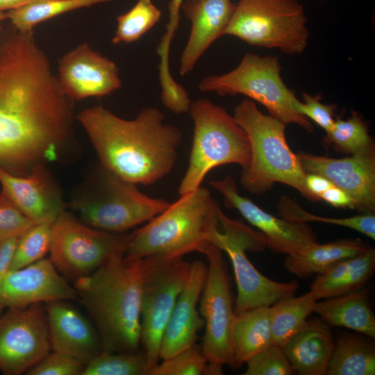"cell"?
Returning a JSON list of instances; mask_svg holds the SVG:
<instances>
[{
    "instance_id": "cell-1",
    "label": "cell",
    "mask_w": 375,
    "mask_h": 375,
    "mask_svg": "<svg viewBox=\"0 0 375 375\" xmlns=\"http://www.w3.org/2000/svg\"><path fill=\"white\" fill-rule=\"evenodd\" d=\"M72 100L60 88L33 31L0 33V167L24 175L69 142Z\"/></svg>"
},
{
    "instance_id": "cell-2",
    "label": "cell",
    "mask_w": 375,
    "mask_h": 375,
    "mask_svg": "<svg viewBox=\"0 0 375 375\" xmlns=\"http://www.w3.org/2000/svg\"><path fill=\"white\" fill-rule=\"evenodd\" d=\"M77 120L88 134L101 165L136 185L156 183L172 170L183 135L153 107L133 119H122L101 106L85 108Z\"/></svg>"
},
{
    "instance_id": "cell-3",
    "label": "cell",
    "mask_w": 375,
    "mask_h": 375,
    "mask_svg": "<svg viewBox=\"0 0 375 375\" xmlns=\"http://www.w3.org/2000/svg\"><path fill=\"white\" fill-rule=\"evenodd\" d=\"M118 253L90 275L74 281L91 315L103 351L135 352L140 344L142 259Z\"/></svg>"
},
{
    "instance_id": "cell-4",
    "label": "cell",
    "mask_w": 375,
    "mask_h": 375,
    "mask_svg": "<svg viewBox=\"0 0 375 375\" xmlns=\"http://www.w3.org/2000/svg\"><path fill=\"white\" fill-rule=\"evenodd\" d=\"M219 205L206 188L180 198L144 226L130 233L125 256L142 259H180L191 252L205 253L220 229Z\"/></svg>"
},
{
    "instance_id": "cell-5",
    "label": "cell",
    "mask_w": 375,
    "mask_h": 375,
    "mask_svg": "<svg viewBox=\"0 0 375 375\" xmlns=\"http://www.w3.org/2000/svg\"><path fill=\"white\" fill-rule=\"evenodd\" d=\"M233 116L246 132L250 144V162L242 169L240 177L247 191L261 194L274 183H281L312 201H319L308 190L306 173L286 141V124L262 113L253 101L247 99L235 107Z\"/></svg>"
},
{
    "instance_id": "cell-6",
    "label": "cell",
    "mask_w": 375,
    "mask_h": 375,
    "mask_svg": "<svg viewBox=\"0 0 375 375\" xmlns=\"http://www.w3.org/2000/svg\"><path fill=\"white\" fill-rule=\"evenodd\" d=\"M189 112L193 136L188 166L178 188L180 196L199 188L213 168L237 164L244 169L251 159L246 132L224 108L203 98L192 101Z\"/></svg>"
},
{
    "instance_id": "cell-7",
    "label": "cell",
    "mask_w": 375,
    "mask_h": 375,
    "mask_svg": "<svg viewBox=\"0 0 375 375\" xmlns=\"http://www.w3.org/2000/svg\"><path fill=\"white\" fill-rule=\"evenodd\" d=\"M281 69L276 56L247 52L235 69L206 76L200 81L198 89L222 96L245 95L263 105L269 115L283 123L295 124L312 132V123L295 110L293 101L297 97L283 81Z\"/></svg>"
},
{
    "instance_id": "cell-8",
    "label": "cell",
    "mask_w": 375,
    "mask_h": 375,
    "mask_svg": "<svg viewBox=\"0 0 375 375\" xmlns=\"http://www.w3.org/2000/svg\"><path fill=\"white\" fill-rule=\"evenodd\" d=\"M306 23L304 8L298 0H239L223 35L299 55L308 43Z\"/></svg>"
},
{
    "instance_id": "cell-9",
    "label": "cell",
    "mask_w": 375,
    "mask_h": 375,
    "mask_svg": "<svg viewBox=\"0 0 375 375\" xmlns=\"http://www.w3.org/2000/svg\"><path fill=\"white\" fill-rule=\"evenodd\" d=\"M97 176L93 191L71 203L81 221L91 227L122 233L150 221L170 204L144 194L136 184L101 165Z\"/></svg>"
},
{
    "instance_id": "cell-10",
    "label": "cell",
    "mask_w": 375,
    "mask_h": 375,
    "mask_svg": "<svg viewBox=\"0 0 375 375\" xmlns=\"http://www.w3.org/2000/svg\"><path fill=\"white\" fill-rule=\"evenodd\" d=\"M212 243L227 253L233 265L237 285L235 315L272 306L294 295L298 288L297 281L281 283L272 280L262 274L247 258V250L257 251L267 248L262 233L222 212L220 229L214 235Z\"/></svg>"
},
{
    "instance_id": "cell-11",
    "label": "cell",
    "mask_w": 375,
    "mask_h": 375,
    "mask_svg": "<svg viewBox=\"0 0 375 375\" xmlns=\"http://www.w3.org/2000/svg\"><path fill=\"white\" fill-rule=\"evenodd\" d=\"M129 239L130 234L97 229L64 210L52 224L50 258L62 275L76 281L126 252Z\"/></svg>"
},
{
    "instance_id": "cell-12",
    "label": "cell",
    "mask_w": 375,
    "mask_h": 375,
    "mask_svg": "<svg viewBox=\"0 0 375 375\" xmlns=\"http://www.w3.org/2000/svg\"><path fill=\"white\" fill-rule=\"evenodd\" d=\"M142 260L140 344L147 355L149 369L160 360L163 332L185 285L191 262L183 258L147 257Z\"/></svg>"
},
{
    "instance_id": "cell-13",
    "label": "cell",
    "mask_w": 375,
    "mask_h": 375,
    "mask_svg": "<svg viewBox=\"0 0 375 375\" xmlns=\"http://www.w3.org/2000/svg\"><path fill=\"white\" fill-rule=\"evenodd\" d=\"M204 254L208 266L199 299L205 327L201 348L208 362V375H219L225 365L236 368L233 345L235 314L222 250L211 244Z\"/></svg>"
},
{
    "instance_id": "cell-14",
    "label": "cell",
    "mask_w": 375,
    "mask_h": 375,
    "mask_svg": "<svg viewBox=\"0 0 375 375\" xmlns=\"http://www.w3.org/2000/svg\"><path fill=\"white\" fill-rule=\"evenodd\" d=\"M45 307L33 303L0 315V370L26 373L51 352Z\"/></svg>"
},
{
    "instance_id": "cell-15",
    "label": "cell",
    "mask_w": 375,
    "mask_h": 375,
    "mask_svg": "<svg viewBox=\"0 0 375 375\" xmlns=\"http://www.w3.org/2000/svg\"><path fill=\"white\" fill-rule=\"evenodd\" d=\"M224 198L225 205L236 209L265 237L267 248L286 255L300 252L318 242L311 228L306 223L287 220L272 215L240 194L231 176L209 182Z\"/></svg>"
},
{
    "instance_id": "cell-16",
    "label": "cell",
    "mask_w": 375,
    "mask_h": 375,
    "mask_svg": "<svg viewBox=\"0 0 375 375\" xmlns=\"http://www.w3.org/2000/svg\"><path fill=\"white\" fill-rule=\"evenodd\" d=\"M306 173L321 175L345 191L363 213L375 210L374 144L359 153L342 158L308 153L297 154Z\"/></svg>"
},
{
    "instance_id": "cell-17",
    "label": "cell",
    "mask_w": 375,
    "mask_h": 375,
    "mask_svg": "<svg viewBox=\"0 0 375 375\" xmlns=\"http://www.w3.org/2000/svg\"><path fill=\"white\" fill-rule=\"evenodd\" d=\"M57 77L72 101L106 96L122 87L117 65L86 42L60 58Z\"/></svg>"
},
{
    "instance_id": "cell-18",
    "label": "cell",
    "mask_w": 375,
    "mask_h": 375,
    "mask_svg": "<svg viewBox=\"0 0 375 375\" xmlns=\"http://www.w3.org/2000/svg\"><path fill=\"white\" fill-rule=\"evenodd\" d=\"M78 299L75 287L63 278L50 258H43L24 267L10 270L3 285L5 308Z\"/></svg>"
},
{
    "instance_id": "cell-19",
    "label": "cell",
    "mask_w": 375,
    "mask_h": 375,
    "mask_svg": "<svg viewBox=\"0 0 375 375\" xmlns=\"http://www.w3.org/2000/svg\"><path fill=\"white\" fill-rule=\"evenodd\" d=\"M2 190L34 224H52L64 211L58 188L43 165L33 166L24 175H15L0 167Z\"/></svg>"
},
{
    "instance_id": "cell-20",
    "label": "cell",
    "mask_w": 375,
    "mask_h": 375,
    "mask_svg": "<svg viewBox=\"0 0 375 375\" xmlns=\"http://www.w3.org/2000/svg\"><path fill=\"white\" fill-rule=\"evenodd\" d=\"M208 266L200 260L191 262L188 278L181 292L160 343L159 358L167 359L196 343L204 321L197 303L206 282Z\"/></svg>"
},
{
    "instance_id": "cell-21",
    "label": "cell",
    "mask_w": 375,
    "mask_h": 375,
    "mask_svg": "<svg viewBox=\"0 0 375 375\" xmlns=\"http://www.w3.org/2000/svg\"><path fill=\"white\" fill-rule=\"evenodd\" d=\"M53 351L85 365L103 351L96 328L67 301H55L45 306Z\"/></svg>"
},
{
    "instance_id": "cell-22",
    "label": "cell",
    "mask_w": 375,
    "mask_h": 375,
    "mask_svg": "<svg viewBox=\"0 0 375 375\" xmlns=\"http://www.w3.org/2000/svg\"><path fill=\"white\" fill-rule=\"evenodd\" d=\"M235 7L231 0H184L181 11L191 22V31L180 59L179 74L192 72L206 49L228 24Z\"/></svg>"
},
{
    "instance_id": "cell-23",
    "label": "cell",
    "mask_w": 375,
    "mask_h": 375,
    "mask_svg": "<svg viewBox=\"0 0 375 375\" xmlns=\"http://www.w3.org/2000/svg\"><path fill=\"white\" fill-rule=\"evenodd\" d=\"M335 342L322 320L307 321L282 347L294 373L325 375Z\"/></svg>"
},
{
    "instance_id": "cell-24",
    "label": "cell",
    "mask_w": 375,
    "mask_h": 375,
    "mask_svg": "<svg viewBox=\"0 0 375 375\" xmlns=\"http://www.w3.org/2000/svg\"><path fill=\"white\" fill-rule=\"evenodd\" d=\"M375 269V250L369 247L318 274L310 290L318 301L357 291L371 278Z\"/></svg>"
},
{
    "instance_id": "cell-25",
    "label": "cell",
    "mask_w": 375,
    "mask_h": 375,
    "mask_svg": "<svg viewBox=\"0 0 375 375\" xmlns=\"http://www.w3.org/2000/svg\"><path fill=\"white\" fill-rule=\"evenodd\" d=\"M369 247L360 239H342L322 244L317 242L300 252L287 255L283 265L289 273L306 278L322 274Z\"/></svg>"
},
{
    "instance_id": "cell-26",
    "label": "cell",
    "mask_w": 375,
    "mask_h": 375,
    "mask_svg": "<svg viewBox=\"0 0 375 375\" xmlns=\"http://www.w3.org/2000/svg\"><path fill=\"white\" fill-rule=\"evenodd\" d=\"M314 312L328 326L349 328L375 338V315L365 292L357 290L317 301Z\"/></svg>"
},
{
    "instance_id": "cell-27",
    "label": "cell",
    "mask_w": 375,
    "mask_h": 375,
    "mask_svg": "<svg viewBox=\"0 0 375 375\" xmlns=\"http://www.w3.org/2000/svg\"><path fill=\"white\" fill-rule=\"evenodd\" d=\"M271 318V306L235 315L233 345L236 367L272 344Z\"/></svg>"
},
{
    "instance_id": "cell-28",
    "label": "cell",
    "mask_w": 375,
    "mask_h": 375,
    "mask_svg": "<svg viewBox=\"0 0 375 375\" xmlns=\"http://www.w3.org/2000/svg\"><path fill=\"white\" fill-rule=\"evenodd\" d=\"M327 375H374L375 347L369 340L348 335L339 338L332 352Z\"/></svg>"
},
{
    "instance_id": "cell-29",
    "label": "cell",
    "mask_w": 375,
    "mask_h": 375,
    "mask_svg": "<svg viewBox=\"0 0 375 375\" xmlns=\"http://www.w3.org/2000/svg\"><path fill=\"white\" fill-rule=\"evenodd\" d=\"M316 299L308 292L281 300L272 307L271 328L272 344L282 347L285 343L306 323L308 317L314 312Z\"/></svg>"
},
{
    "instance_id": "cell-30",
    "label": "cell",
    "mask_w": 375,
    "mask_h": 375,
    "mask_svg": "<svg viewBox=\"0 0 375 375\" xmlns=\"http://www.w3.org/2000/svg\"><path fill=\"white\" fill-rule=\"evenodd\" d=\"M112 0H39L6 12L7 19L22 32L33 31L35 26L64 13Z\"/></svg>"
},
{
    "instance_id": "cell-31",
    "label": "cell",
    "mask_w": 375,
    "mask_h": 375,
    "mask_svg": "<svg viewBox=\"0 0 375 375\" xmlns=\"http://www.w3.org/2000/svg\"><path fill=\"white\" fill-rule=\"evenodd\" d=\"M161 16L162 11L151 0H138L131 10L117 17V26L112 42L128 44L138 40Z\"/></svg>"
},
{
    "instance_id": "cell-32",
    "label": "cell",
    "mask_w": 375,
    "mask_h": 375,
    "mask_svg": "<svg viewBox=\"0 0 375 375\" xmlns=\"http://www.w3.org/2000/svg\"><path fill=\"white\" fill-rule=\"evenodd\" d=\"M281 217L287 220L306 223L317 222L353 229L368 238L375 239V216L374 213L344 218L320 217L312 215L303 210L296 201L288 197H283L278 203Z\"/></svg>"
},
{
    "instance_id": "cell-33",
    "label": "cell",
    "mask_w": 375,
    "mask_h": 375,
    "mask_svg": "<svg viewBox=\"0 0 375 375\" xmlns=\"http://www.w3.org/2000/svg\"><path fill=\"white\" fill-rule=\"evenodd\" d=\"M148 369L144 350L124 353L102 351L86 365L82 375H147Z\"/></svg>"
},
{
    "instance_id": "cell-34",
    "label": "cell",
    "mask_w": 375,
    "mask_h": 375,
    "mask_svg": "<svg viewBox=\"0 0 375 375\" xmlns=\"http://www.w3.org/2000/svg\"><path fill=\"white\" fill-rule=\"evenodd\" d=\"M324 142L351 155L374 144L365 122L357 112H353L347 119H335L333 128L326 134Z\"/></svg>"
},
{
    "instance_id": "cell-35",
    "label": "cell",
    "mask_w": 375,
    "mask_h": 375,
    "mask_svg": "<svg viewBox=\"0 0 375 375\" xmlns=\"http://www.w3.org/2000/svg\"><path fill=\"white\" fill-rule=\"evenodd\" d=\"M52 224H35L19 237L10 270L28 266L44 258L49 251Z\"/></svg>"
},
{
    "instance_id": "cell-36",
    "label": "cell",
    "mask_w": 375,
    "mask_h": 375,
    "mask_svg": "<svg viewBox=\"0 0 375 375\" xmlns=\"http://www.w3.org/2000/svg\"><path fill=\"white\" fill-rule=\"evenodd\" d=\"M147 375H208V362L196 343L174 356L157 362Z\"/></svg>"
},
{
    "instance_id": "cell-37",
    "label": "cell",
    "mask_w": 375,
    "mask_h": 375,
    "mask_svg": "<svg viewBox=\"0 0 375 375\" xmlns=\"http://www.w3.org/2000/svg\"><path fill=\"white\" fill-rule=\"evenodd\" d=\"M244 375H291L294 371L282 347L272 344L246 362Z\"/></svg>"
},
{
    "instance_id": "cell-38",
    "label": "cell",
    "mask_w": 375,
    "mask_h": 375,
    "mask_svg": "<svg viewBox=\"0 0 375 375\" xmlns=\"http://www.w3.org/2000/svg\"><path fill=\"white\" fill-rule=\"evenodd\" d=\"M303 101L296 97L293 101L295 110L303 117L310 119L322 128L327 133L333 128L335 119V104H324L321 102V97L302 92Z\"/></svg>"
},
{
    "instance_id": "cell-39",
    "label": "cell",
    "mask_w": 375,
    "mask_h": 375,
    "mask_svg": "<svg viewBox=\"0 0 375 375\" xmlns=\"http://www.w3.org/2000/svg\"><path fill=\"white\" fill-rule=\"evenodd\" d=\"M33 224L3 192L0 193V243L19 238Z\"/></svg>"
},
{
    "instance_id": "cell-40",
    "label": "cell",
    "mask_w": 375,
    "mask_h": 375,
    "mask_svg": "<svg viewBox=\"0 0 375 375\" xmlns=\"http://www.w3.org/2000/svg\"><path fill=\"white\" fill-rule=\"evenodd\" d=\"M86 365L53 351L28 369V375H82Z\"/></svg>"
},
{
    "instance_id": "cell-41",
    "label": "cell",
    "mask_w": 375,
    "mask_h": 375,
    "mask_svg": "<svg viewBox=\"0 0 375 375\" xmlns=\"http://www.w3.org/2000/svg\"><path fill=\"white\" fill-rule=\"evenodd\" d=\"M183 1L171 0L169 2V22L166 26V32L157 49L160 61L162 62H169L170 45L178 26L181 8Z\"/></svg>"
},
{
    "instance_id": "cell-42",
    "label": "cell",
    "mask_w": 375,
    "mask_h": 375,
    "mask_svg": "<svg viewBox=\"0 0 375 375\" xmlns=\"http://www.w3.org/2000/svg\"><path fill=\"white\" fill-rule=\"evenodd\" d=\"M19 238H12L0 244V315L5 307L3 302V290L6 277L10 271L12 255Z\"/></svg>"
},
{
    "instance_id": "cell-43",
    "label": "cell",
    "mask_w": 375,
    "mask_h": 375,
    "mask_svg": "<svg viewBox=\"0 0 375 375\" xmlns=\"http://www.w3.org/2000/svg\"><path fill=\"white\" fill-rule=\"evenodd\" d=\"M320 199L337 208L356 209L353 199L345 191L335 185L326 190L320 196Z\"/></svg>"
},
{
    "instance_id": "cell-44",
    "label": "cell",
    "mask_w": 375,
    "mask_h": 375,
    "mask_svg": "<svg viewBox=\"0 0 375 375\" xmlns=\"http://www.w3.org/2000/svg\"><path fill=\"white\" fill-rule=\"evenodd\" d=\"M306 184L308 190L319 200L320 196L333 184L326 178L313 173H306Z\"/></svg>"
},
{
    "instance_id": "cell-45",
    "label": "cell",
    "mask_w": 375,
    "mask_h": 375,
    "mask_svg": "<svg viewBox=\"0 0 375 375\" xmlns=\"http://www.w3.org/2000/svg\"><path fill=\"white\" fill-rule=\"evenodd\" d=\"M39 0H0V12L16 10Z\"/></svg>"
},
{
    "instance_id": "cell-46",
    "label": "cell",
    "mask_w": 375,
    "mask_h": 375,
    "mask_svg": "<svg viewBox=\"0 0 375 375\" xmlns=\"http://www.w3.org/2000/svg\"><path fill=\"white\" fill-rule=\"evenodd\" d=\"M5 19H7L6 12H0V33L3 30L1 26V22Z\"/></svg>"
},
{
    "instance_id": "cell-47",
    "label": "cell",
    "mask_w": 375,
    "mask_h": 375,
    "mask_svg": "<svg viewBox=\"0 0 375 375\" xmlns=\"http://www.w3.org/2000/svg\"><path fill=\"white\" fill-rule=\"evenodd\" d=\"M321 1H325V0H321Z\"/></svg>"
},
{
    "instance_id": "cell-48",
    "label": "cell",
    "mask_w": 375,
    "mask_h": 375,
    "mask_svg": "<svg viewBox=\"0 0 375 375\" xmlns=\"http://www.w3.org/2000/svg\"><path fill=\"white\" fill-rule=\"evenodd\" d=\"M0 244H1V243H0Z\"/></svg>"
}]
</instances>
